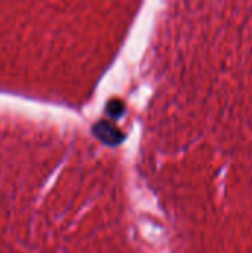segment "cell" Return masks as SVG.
I'll use <instances>...</instances> for the list:
<instances>
[{
  "instance_id": "cell-1",
  "label": "cell",
  "mask_w": 252,
  "mask_h": 253,
  "mask_svg": "<svg viewBox=\"0 0 252 253\" xmlns=\"http://www.w3.org/2000/svg\"><path fill=\"white\" fill-rule=\"evenodd\" d=\"M94 130H95V135H97L100 139H102V141H105V142H110V144H114V142L119 141V138H120L117 129H114V127H113L111 125H108L107 122L98 123V125L94 127Z\"/></svg>"
}]
</instances>
